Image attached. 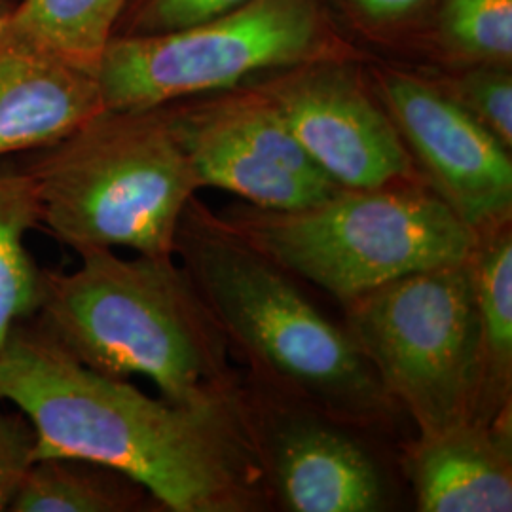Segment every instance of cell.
Wrapping results in <instances>:
<instances>
[{
  "label": "cell",
  "mask_w": 512,
  "mask_h": 512,
  "mask_svg": "<svg viewBox=\"0 0 512 512\" xmlns=\"http://www.w3.org/2000/svg\"><path fill=\"white\" fill-rule=\"evenodd\" d=\"M0 399L35 427L38 458L110 467L164 511H264L272 501L247 391L202 406L152 399L78 363L27 319L0 348Z\"/></svg>",
  "instance_id": "obj_1"
},
{
  "label": "cell",
  "mask_w": 512,
  "mask_h": 512,
  "mask_svg": "<svg viewBox=\"0 0 512 512\" xmlns=\"http://www.w3.org/2000/svg\"><path fill=\"white\" fill-rule=\"evenodd\" d=\"M78 255L74 272H44L31 317L59 348L105 376H145L173 403H224L245 393L224 330L175 256Z\"/></svg>",
  "instance_id": "obj_2"
},
{
  "label": "cell",
  "mask_w": 512,
  "mask_h": 512,
  "mask_svg": "<svg viewBox=\"0 0 512 512\" xmlns=\"http://www.w3.org/2000/svg\"><path fill=\"white\" fill-rule=\"evenodd\" d=\"M203 302L264 380L285 399L349 427L387 425L399 414L351 340L293 281L196 198L175 239Z\"/></svg>",
  "instance_id": "obj_3"
},
{
  "label": "cell",
  "mask_w": 512,
  "mask_h": 512,
  "mask_svg": "<svg viewBox=\"0 0 512 512\" xmlns=\"http://www.w3.org/2000/svg\"><path fill=\"white\" fill-rule=\"evenodd\" d=\"M19 169L40 222L76 253L175 256L184 209L202 188L162 107L103 109Z\"/></svg>",
  "instance_id": "obj_4"
},
{
  "label": "cell",
  "mask_w": 512,
  "mask_h": 512,
  "mask_svg": "<svg viewBox=\"0 0 512 512\" xmlns=\"http://www.w3.org/2000/svg\"><path fill=\"white\" fill-rule=\"evenodd\" d=\"M220 219L279 268L342 304L404 275L465 262L476 241L423 181L340 188L294 211L243 203Z\"/></svg>",
  "instance_id": "obj_5"
},
{
  "label": "cell",
  "mask_w": 512,
  "mask_h": 512,
  "mask_svg": "<svg viewBox=\"0 0 512 512\" xmlns=\"http://www.w3.org/2000/svg\"><path fill=\"white\" fill-rule=\"evenodd\" d=\"M330 0H245L152 35H114L97 67L107 109H158L332 57H370Z\"/></svg>",
  "instance_id": "obj_6"
},
{
  "label": "cell",
  "mask_w": 512,
  "mask_h": 512,
  "mask_svg": "<svg viewBox=\"0 0 512 512\" xmlns=\"http://www.w3.org/2000/svg\"><path fill=\"white\" fill-rule=\"evenodd\" d=\"M344 310V329L418 435L475 420L480 344L469 258L399 277Z\"/></svg>",
  "instance_id": "obj_7"
},
{
  "label": "cell",
  "mask_w": 512,
  "mask_h": 512,
  "mask_svg": "<svg viewBox=\"0 0 512 512\" xmlns=\"http://www.w3.org/2000/svg\"><path fill=\"white\" fill-rule=\"evenodd\" d=\"M198 181L262 209L294 211L342 186L311 160L253 82L162 107Z\"/></svg>",
  "instance_id": "obj_8"
},
{
  "label": "cell",
  "mask_w": 512,
  "mask_h": 512,
  "mask_svg": "<svg viewBox=\"0 0 512 512\" xmlns=\"http://www.w3.org/2000/svg\"><path fill=\"white\" fill-rule=\"evenodd\" d=\"M372 57V55H370ZM370 57H332L251 80L342 188L421 181L366 73Z\"/></svg>",
  "instance_id": "obj_9"
},
{
  "label": "cell",
  "mask_w": 512,
  "mask_h": 512,
  "mask_svg": "<svg viewBox=\"0 0 512 512\" xmlns=\"http://www.w3.org/2000/svg\"><path fill=\"white\" fill-rule=\"evenodd\" d=\"M372 88L421 181L473 234L512 220V150L448 99L416 67L372 55Z\"/></svg>",
  "instance_id": "obj_10"
},
{
  "label": "cell",
  "mask_w": 512,
  "mask_h": 512,
  "mask_svg": "<svg viewBox=\"0 0 512 512\" xmlns=\"http://www.w3.org/2000/svg\"><path fill=\"white\" fill-rule=\"evenodd\" d=\"M272 494L294 512L385 511L389 490L374 456L340 421L251 401Z\"/></svg>",
  "instance_id": "obj_11"
},
{
  "label": "cell",
  "mask_w": 512,
  "mask_h": 512,
  "mask_svg": "<svg viewBox=\"0 0 512 512\" xmlns=\"http://www.w3.org/2000/svg\"><path fill=\"white\" fill-rule=\"evenodd\" d=\"M421 512L512 511V416L418 435L404 456Z\"/></svg>",
  "instance_id": "obj_12"
},
{
  "label": "cell",
  "mask_w": 512,
  "mask_h": 512,
  "mask_svg": "<svg viewBox=\"0 0 512 512\" xmlns=\"http://www.w3.org/2000/svg\"><path fill=\"white\" fill-rule=\"evenodd\" d=\"M103 109L95 74L40 50L0 44V156L52 147Z\"/></svg>",
  "instance_id": "obj_13"
},
{
  "label": "cell",
  "mask_w": 512,
  "mask_h": 512,
  "mask_svg": "<svg viewBox=\"0 0 512 512\" xmlns=\"http://www.w3.org/2000/svg\"><path fill=\"white\" fill-rule=\"evenodd\" d=\"M480 344L475 420L512 416V220L476 234L469 256Z\"/></svg>",
  "instance_id": "obj_14"
},
{
  "label": "cell",
  "mask_w": 512,
  "mask_h": 512,
  "mask_svg": "<svg viewBox=\"0 0 512 512\" xmlns=\"http://www.w3.org/2000/svg\"><path fill=\"white\" fill-rule=\"evenodd\" d=\"M129 0H19L0 44L33 48L97 73Z\"/></svg>",
  "instance_id": "obj_15"
},
{
  "label": "cell",
  "mask_w": 512,
  "mask_h": 512,
  "mask_svg": "<svg viewBox=\"0 0 512 512\" xmlns=\"http://www.w3.org/2000/svg\"><path fill=\"white\" fill-rule=\"evenodd\" d=\"M164 511L133 478L86 459L38 458L8 512Z\"/></svg>",
  "instance_id": "obj_16"
},
{
  "label": "cell",
  "mask_w": 512,
  "mask_h": 512,
  "mask_svg": "<svg viewBox=\"0 0 512 512\" xmlns=\"http://www.w3.org/2000/svg\"><path fill=\"white\" fill-rule=\"evenodd\" d=\"M418 65L512 67V0H439Z\"/></svg>",
  "instance_id": "obj_17"
},
{
  "label": "cell",
  "mask_w": 512,
  "mask_h": 512,
  "mask_svg": "<svg viewBox=\"0 0 512 512\" xmlns=\"http://www.w3.org/2000/svg\"><path fill=\"white\" fill-rule=\"evenodd\" d=\"M40 224V205L29 175L0 173V348L19 323L37 311L42 275L25 238Z\"/></svg>",
  "instance_id": "obj_18"
},
{
  "label": "cell",
  "mask_w": 512,
  "mask_h": 512,
  "mask_svg": "<svg viewBox=\"0 0 512 512\" xmlns=\"http://www.w3.org/2000/svg\"><path fill=\"white\" fill-rule=\"evenodd\" d=\"M440 92L512 150V67L414 65Z\"/></svg>",
  "instance_id": "obj_19"
},
{
  "label": "cell",
  "mask_w": 512,
  "mask_h": 512,
  "mask_svg": "<svg viewBox=\"0 0 512 512\" xmlns=\"http://www.w3.org/2000/svg\"><path fill=\"white\" fill-rule=\"evenodd\" d=\"M351 37L416 57L439 0H330Z\"/></svg>",
  "instance_id": "obj_20"
},
{
  "label": "cell",
  "mask_w": 512,
  "mask_h": 512,
  "mask_svg": "<svg viewBox=\"0 0 512 512\" xmlns=\"http://www.w3.org/2000/svg\"><path fill=\"white\" fill-rule=\"evenodd\" d=\"M245 0H129L114 35H152L211 18Z\"/></svg>",
  "instance_id": "obj_21"
},
{
  "label": "cell",
  "mask_w": 512,
  "mask_h": 512,
  "mask_svg": "<svg viewBox=\"0 0 512 512\" xmlns=\"http://www.w3.org/2000/svg\"><path fill=\"white\" fill-rule=\"evenodd\" d=\"M37 433L23 412H8L0 399V512L10 511L19 486L38 459Z\"/></svg>",
  "instance_id": "obj_22"
},
{
  "label": "cell",
  "mask_w": 512,
  "mask_h": 512,
  "mask_svg": "<svg viewBox=\"0 0 512 512\" xmlns=\"http://www.w3.org/2000/svg\"><path fill=\"white\" fill-rule=\"evenodd\" d=\"M6 14H8V10L6 12L0 10V42H2V33H4V25H6Z\"/></svg>",
  "instance_id": "obj_23"
}]
</instances>
